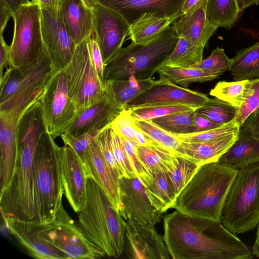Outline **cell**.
Wrapping results in <instances>:
<instances>
[{
  "mask_svg": "<svg viewBox=\"0 0 259 259\" xmlns=\"http://www.w3.org/2000/svg\"><path fill=\"white\" fill-rule=\"evenodd\" d=\"M163 239L174 259H250L251 250L220 221L176 210L163 218Z\"/></svg>",
  "mask_w": 259,
  "mask_h": 259,
  "instance_id": "obj_1",
  "label": "cell"
},
{
  "mask_svg": "<svg viewBox=\"0 0 259 259\" xmlns=\"http://www.w3.org/2000/svg\"><path fill=\"white\" fill-rule=\"evenodd\" d=\"M47 132L42 120L25 115L16 128L17 156L14 171L8 186L1 191L0 210L3 217L38 221L36 206L33 157L36 146Z\"/></svg>",
  "mask_w": 259,
  "mask_h": 259,
  "instance_id": "obj_2",
  "label": "cell"
},
{
  "mask_svg": "<svg viewBox=\"0 0 259 259\" xmlns=\"http://www.w3.org/2000/svg\"><path fill=\"white\" fill-rule=\"evenodd\" d=\"M238 171L218 162L200 165L176 198L174 208L188 215L220 221Z\"/></svg>",
  "mask_w": 259,
  "mask_h": 259,
  "instance_id": "obj_3",
  "label": "cell"
},
{
  "mask_svg": "<svg viewBox=\"0 0 259 259\" xmlns=\"http://www.w3.org/2000/svg\"><path fill=\"white\" fill-rule=\"evenodd\" d=\"M76 225L84 236L109 257H119L125 243V221L105 192L88 178L86 203Z\"/></svg>",
  "mask_w": 259,
  "mask_h": 259,
  "instance_id": "obj_4",
  "label": "cell"
},
{
  "mask_svg": "<svg viewBox=\"0 0 259 259\" xmlns=\"http://www.w3.org/2000/svg\"><path fill=\"white\" fill-rule=\"evenodd\" d=\"M179 38L169 26L148 44L132 42L122 48L105 65V82L108 80L127 79L131 76L140 80L152 78L165 66Z\"/></svg>",
  "mask_w": 259,
  "mask_h": 259,
  "instance_id": "obj_5",
  "label": "cell"
},
{
  "mask_svg": "<svg viewBox=\"0 0 259 259\" xmlns=\"http://www.w3.org/2000/svg\"><path fill=\"white\" fill-rule=\"evenodd\" d=\"M61 153L62 147L55 139L47 132L44 134L33 157L36 206L38 221L42 223L55 220L63 205Z\"/></svg>",
  "mask_w": 259,
  "mask_h": 259,
  "instance_id": "obj_6",
  "label": "cell"
},
{
  "mask_svg": "<svg viewBox=\"0 0 259 259\" xmlns=\"http://www.w3.org/2000/svg\"><path fill=\"white\" fill-rule=\"evenodd\" d=\"M220 222L232 233L242 234L259 223V162L238 169L222 209Z\"/></svg>",
  "mask_w": 259,
  "mask_h": 259,
  "instance_id": "obj_7",
  "label": "cell"
},
{
  "mask_svg": "<svg viewBox=\"0 0 259 259\" xmlns=\"http://www.w3.org/2000/svg\"><path fill=\"white\" fill-rule=\"evenodd\" d=\"M14 30L10 54L11 67L20 71L51 58L42 37L41 9L30 2L13 17Z\"/></svg>",
  "mask_w": 259,
  "mask_h": 259,
  "instance_id": "obj_8",
  "label": "cell"
},
{
  "mask_svg": "<svg viewBox=\"0 0 259 259\" xmlns=\"http://www.w3.org/2000/svg\"><path fill=\"white\" fill-rule=\"evenodd\" d=\"M56 70L51 58L22 71L7 68L0 80V112L26 109L39 100Z\"/></svg>",
  "mask_w": 259,
  "mask_h": 259,
  "instance_id": "obj_9",
  "label": "cell"
},
{
  "mask_svg": "<svg viewBox=\"0 0 259 259\" xmlns=\"http://www.w3.org/2000/svg\"><path fill=\"white\" fill-rule=\"evenodd\" d=\"M69 95L78 114L100 101L106 94L93 64L88 38L76 45L72 59L63 69Z\"/></svg>",
  "mask_w": 259,
  "mask_h": 259,
  "instance_id": "obj_10",
  "label": "cell"
},
{
  "mask_svg": "<svg viewBox=\"0 0 259 259\" xmlns=\"http://www.w3.org/2000/svg\"><path fill=\"white\" fill-rule=\"evenodd\" d=\"M44 224L41 236L62 254L64 259H96L106 256L84 236L63 205L55 220Z\"/></svg>",
  "mask_w": 259,
  "mask_h": 259,
  "instance_id": "obj_11",
  "label": "cell"
},
{
  "mask_svg": "<svg viewBox=\"0 0 259 259\" xmlns=\"http://www.w3.org/2000/svg\"><path fill=\"white\" fill-rule=\"evenodd\" d=\"M40 101L47 131L55 139L66 133L77 117L63 69L56 70L53 74Z\"/></svg>",
  "mask_w": 259,
  "mask_h": 259,
  "instance_id": "obj_12",
  "label": "cell"
},
{
  "mask_svg": "<svg viewBox=\"0 0 259 259\" xmlns=\"http://www.w3.org/2000/svg\"><path fill=\"white\" fill-rule=\"evenodd\" d=\"M89 6L93 12L94 31L105 66L122 48L130 24L110 8L98 4Z\"/></svg>",
  "mask_w": 259,
  "mask_h": 259,
  "instance_id": "obj_13",
  "label": "cell"
},
{
  "mask_svg": "<svg viewBox=\"0 0 259 259\" xmlns=\"http://www.w3.org/2000/svg\"><path fill=\"white\" fill-rule=\"evenodd\" d=\"M211 99L204 94L179 86L169 80L159 78L154 80L150 87L128 102L124 109L178 104L199 108Z\"/></svg>",
  "mask_w": 259,
  "mask_h": 259,
  "instance_id": "obj_14",
  "label": "cell"
},
{
  "mask_svg": "<svg viewBox=\"0 0 259 259\" xmlns=\"http://www.w3.org/2000/svg\"><path fill=\"white\" fill-rule=\"evenodd\" d=\"M40 9L45 45L56 69H64L70 62L76 45L62 20L59 8Z\"/></svg>",
  "mask_w": 259,
  "mask_h": 259,
  "instance_id": "obj_15",
  "label": "cell"
},
{
  "mask_svg": "<svg viewBox=\"0 0 259 259\" xmlns=\"http://www.w3.org/2000/svg\"><path fill=\"white\" fill-rule=\"evenodd\" d=\"M120 215L125 221H135L155 225L161 219L160 211L151 204L145 189L137 176L119 178Z\"/></svg>",
  "mask_w": 259,
  "mask_h": 259,
  "instance_id": "obj_16",
  "label": "cell"
},
{
  "mask_svg": "<svg viewBox=\"0 0 259 259\" xmlns=\"http://www.w3.org/2000/svg\"><path fill=\"white\" fill-rule=\"evenodd\" d=\"M127 255L135 259H169L170 254L163 237L155 225L125 221Z\"/></svg>",
  "mask_w": 259,
  "mask_h": 259,
  "instance_id": "obj_17",
  "label": "cell"
},
{
  "mask_svg": "<svg viewBox=\"0 0 259 259\" xmlns=\"http://www.w3.org/2000/svg\"><path fill=\"white\" fill-rule=\"evenodd\" d=\"M3 218L9 232L32 257L38 259H64L62 254L41 236L44 223L10 216Z\"/></svg>",
  "mask_w": 259,
  "mask_h": 259,
  "instance_id": "obj_18",
  "label": "cell"
},
{
  "mask_svg": "<svg viewBox=\"0 0 259 259\" xmlns=\"http://www.w3.org/2000/svg\"><path fill=\"white\" fill-rule=\"evenodd\" d=\"M61 167L65 197L78 212L86 203L88 177L82 159L69 146L62 147Z\"/></svg>",
  "mask_w": 259,
  "mask_h": 259,
  "instance_id": "obj_19",
  "label": "cell"
},
{
  "mask_svg": "<svg viewBox=\"0 0 259 259\" xmlns=\"http://www.w3.org/2000/svg\"><path fill=\"white\" fill-rule=\"evenodd\" d=\"M185 0H84L88 5L98 4L122 16L131 24L145 13L179 18Z\"/></svg>",
  "mask_w": 259,
  "mask_h": 259,
  "instance_id": "obj_20",
  "label": "cell"
},
{
  "mask_svg": "<svg viewBox=\"0 0 259 259\" xmlns=\"http://www.w3.org/2000/svg\"><path fill=\"white\" fill-rule=\"evenodd\" d=\"M81 159L88 177L97 183L119 211L121 206L119 178L106 162L96 140L84 151Z\"/></svg>",
  "mask_w": 259,
  "mask_h": 259,
  "instance_id": "obj_21",
  "label": "cell"
},
{
  "mask_svg": "<svg viewBox=\"0 0 259 259\" xmlns=\"http://www.w3.org/2000/svg\"><path fill=\"white\" fill-rule=\"evenodd\" d=\"M26 109L15 108L0 112L1 191L9 184L14 171L17 156L16 128Z\"/></svg>",
  "mask_w": 259,
  "mask_h": 259,
  "instance_id": "obj_22",
  "label": "cell"
},
{
  "mask_svg": "<svg viewBox=\"0 0 259 259\" xmlns=\"http://www.w3.org/2000/svg\"><path fill=\"white\" fill-rule=\"evenodd\" d=\"M207 0H200L170 26L178 37L204 48L218 28L207 17Z\"/></svg>",
  "mask_w": 259,
  "mask_h": 259,
  "instance_id": "obj_23",
  "label": "cell"
},
{
  "mask_svg": "<svg viewBox=\"0 0 259 259\" xmlns=\"http://www.w3.org/2000/svg\"><path fill=\"white\" fill-rule=\"evenodd\" d=\"M123 109L117 105L106 93L100 101L78 114L65 133L77 136L87 132L102 130L110 125Z\"/></svg>",
  "mask_w": 259,
  "mask_h": 259,
  "instance_id": "obj_24",
  "label": "cell"
},
{
  "mask_svg": "<svg viewBox=\"0 0 259 259\" xmlns=\"http://www.w3.org/2000/svg\"><path fill=\"white\" fill-rule=\"evenodd\" d=\"M59 11L76 45L87 38L93 31V12L84 0H62Z\"/></svg>",
  "mask_w": 259,
  "mask_h": 259,
  "instance_id": "obj_25",
  "label": "cell"
},
{
  "mask_svg": "<svg viewBox=\"0 0 259 259\" xmlns=\"http://www.w3.org/2000/svg\"><path fill=\"white\" fill-rule=\"evenodd\" d=\"M238 133L218 139L200 143L181 141L175 154L192 161L199 165L218 162L219 158L234 144Z\"/></svg>",
  "mask_w": 259,
  "mask_h": 259,
  "instance_id": "obj_26",
  "label": "cell"
},
{
  "mask_svg": "<svg viewBox=\"0 0 259 259\" xmlns=\"http://www.w3.org/2000/svg\"><path fill=\"white\" fill-rule=\"evenodd\" d=\"M218 162L236 169L259 162V140L243 126H240L235 142Z\"/></svg>",
  "mask_w": 259,
  "mask_h": 259,
  "instance_id": "obj_27",
  "label": "cell"
},
{
  "mask_svg": "<svg viewBox=\"0 0 259 259\" xmlns=\"http://www.w3.org/2000/svg\"><path fill=\"white\" fill-rule=\"evenodd\" d=\"M137 177L144 186L151 204L157 210L163 213L174 208L177 197L166 172L144 171Z\"/></svg>",
  "mask_w": 259,
  "mask_h": 259,
  "instance_id": "obj_28",
  "label": "cell"
},
{
  "mask_svg": "<svg viewBox=\"0 0 259 259\" xmlns=\"http://www.w3.org/2000/svg\"><path fill=\"white\" fill-rule=\"evenodd\" d=\"M178 18L177 16L170 17L155 13H145L130 24L128 39L137 44H148Z\"/></svg>",
  "mask_w": 259,
  "mask_h": 259,
  "instance_id": "obj_29",
  "label": "cell"
},
{
  "mask_svg": "<svg viewBox=\"0 0 259 259\" xmlns=\"http://www.w3.org/2000/svg\"><path fill=\"white\" fill-rule=\"evenodd\" d=\"M153 81L152 78L140 80L134 76L125 79L108 80L105 92L117 105L124 109L128 102L150 87Z\"/></svg>",
  "mask_w": 259,
  "mask_h": 259,
  "instance_id": "obj_30",
  "label": "cell"
},
{
  "mask_svg": "<svg viewBox=\"0 0 259 259\" xmlns=\"http://www.w3.org/2000/svg\"><path fill=\"white\" fill-rule=\"evenodd\" d=\"M229 71L235 81L259 78V41L238 51Z\"/></svg>",
  "mask_w": 259,
  "mask_h": 259,
  "instance_id": "obj_31",
  "label": "cell"
},
{
  "mask_svg": "<svg viewBox=\"0 0 259 259\" xmlns=\"http://www.w3.org/2000/svg\"><path fill=\"white\" fill-rule=\"evenodd\" d=\"M137 152L141 165L147 172H166L173 163L175 154L158 146L138 145Z\"/></svg>",
  "mask_w": 259,
  "mask_h": 259,
  "instance_id": "obj_32",
  "label": "cell"
},
{
  "mask_svg": "<svg viewBox=\"0 0 259 259\" xmlns=\"http://www.w3.org/2000/svg\"><path fill=\"white\" fill-rule=\"evenodd\" d=\"M241 12L237 0H207V17L218 28L230 30Z\"/></svg>",
  "mask_w": 259,
  "mask_h": 259,
  "instance_id": "obj_33",
  "label": "cell"
},
{
  "mask_svg": "<svg viewBox=\"0 0 259 259\" xmlns=\"http://www.w3.org/2000/svg\"><path fill=\"white\" fill-rule=\"evenodd\" d=\"M160 78L169 80L186 88L194 82L212 80L221 75L194 68H178L164 66L158 71Z\"/></svg>",
  "mask_w": 259,
  "mask_h": 259,
  "instance_id": "obj_34",
  "label": "cell"
},
{
  "mask_svg": "<svg viewBox=\"0 0 259 259\" xmlns=\"http://www.w3.org/2000/svg\"><path fill=\"white\" fill-rule=\"evenodd\" d=\"M179 37L177 45L166 60L165 66L191 68L203 59L204 48L195 45L184 37Z\"/></svg>",
  "mask_w": 259,
  "mask_h": 259,
  "instance_id": "obj_35",
  "label": "cell"
},
{
  "mask_svg": "<svg viewBox=\"0 0 259 259\" xmlns=\"http://www.w3.org/2000/svg\"><path fill=\"white\" fill-rule=\"evenodd\" d=\"M200 166L192 161L175 154L173 163L166 174L176 197L185 187Z\"/></svg>",
  "mask_w": 259,
  "mask_h": 259,
  "instance_id": "obj_36",
  "label": "cell"
},
{
  "mask_svg": "<svg viewBox=\"0 0 259 259\" xmlns=\"http://www.w3.org/2000/svg\"><path fill=\"white\" fill-rule=\"evenodd\" d=\"M195 110L169 114L150 120L164 130L175 135L195 132Z\"/></svg>",
  "mask_w": 259,
  "mask_h": 259,
  "instance_id": "obj_37",
  "label": "cell"
},
{
  "mask_svg": "<svg viewBox=\"0 0 259 259\" xmlns=\"http://www.w3.org/2000/svg\"><path fill=\"white\" fill-rule=\"evenodd\" d=\"M248 80L220 81L210 90L209 94L239 108L244 101Z\"/></svg>",
  "mask_w": 259,
  "mask_h": 259,
  "instance_id": "obj_38",
  "label": "cell"
},
{
  "mask_svg": "<svg viewBox=\"0 0 259 259\" xmlns=\"http://www.w3.org/2000/svg\"><path fill=\"white\" fill-rule=\"evenodd\" d=\"M238 108L218 99H211L197 108L195 113L220 124L231 122L235 118Z\"/></svg>",
  "mask_w": 259,
  "mask_h": 259,
  "instance_id": "obj_39",
  "label": "cell"
},
{
  "mask_svg": "<svg viewBox=\"0 0 259 259\" xmlns=\"http://www.w3.org/2000/svg\"><path fill=\"white\" fill-rule=\"evenodd\" d=\"M197 108H198L189 105L178 104L148 106L130 109L133 118L150 120L173 113L195 110Z\"/></svg>",
  "mask_w": 259,
  "mask_h": 259,
  "instance_id": "obj_40",
  "label": "cell"
},
{
  "mask_svg": "<svg viewBox=\"0 0 259 259\" xmlns=\"http://www.w3.org/2000/svg\"><path fill=\"white\" fill-rule=\"evenodd\" d=\"M240 125L234 120L218 127L201 132L177 135L182 142L200 143L213 141L230 134L238 133Z\"/></svg>",
  "mask_w": 259,
  "mask_h": 259,
  "instance_id": "obj_41",
  "label": "cell"
},
{
  "mask_svg": "<svg viewBox=\"0 0 259 259\" xmlns=\"http://www.w3.org/2000/svg\"><path fill=\"white\" fill-rule=\"evenodd\" d=\"M259 109V78L248 80L246 96L234 119L241 126L246 119Z\"/></svg>",
  "mask_w": 259,
  "mask_h": 259,
  "instance_id": "obj_42",
  "label": "cell"
},
{
  "mask_svg": "<svg viewBox=\"0 0 259 259\" xmlns=\"http://www.w3.org/2000/svg\"><path fill=\"white\" fill-rule=\"evenodd\" d=\"M110 136L112 150L118 169V178H130L136 176L128 160L121 137L111 128Z\"/></svg>",
  "mask_w": 259,
  "mask_h": 259,
  "instance_id": "obj_43",
  "label": "cell"
},
{
  "mask_svg": "<svg viewBox=\"0 0 259 259\" xmlns=\"http://www.w3.org/2000/svg\"><path fill=\"white\" fill-rule=\"evenodd\" d=\"M232 62L233 59L227 57L223 49L217 47L212 51L208 57L202 59L191 68L222 74L225 71L229 70Z\"/></svg>",
  "mask_w": 259,
  "mask_h": 259,
  "instance_id": "obj_44",
  "label": "cell"
},
{
  "mask_svg": "<svg viewBox=\"0 0 259 259\" xmlns=\"http://www.w3.org/2000/svg\"><path fill=\"white\" fill-rule=\"evenodd\" d=\"M110 126L120 137L138 145L130 109H124L112 122Z\"/></svg>",
  "mask_w": 259,
  "mask_h": 259,
  "instance_id": "obj_45",
  "label": "cell"
},
{
  "mask_svg": "<svg viewBox=\"0 0 259 259\" xmlns=\"http://www.w3.org/2000/svg\"><path fill=\"white\" fill-rule=\"evenodd\" d=\"M101 131L87 132L77 136L64 133L61 137L64 145L71 147L81 158L84 151L95 142L96 137Z\"/></svg>",
  "mask_w": 259,
  "mask_h": 259,
  "instance_id": "obj_46",
  "label": "cell"
},
{
  "mask_svg": "<svg viewBox=\"0 0 259 259\" xmlns=\"http://www.w3.org/2000/svg\"><path fill=\"white\" fill-rule=\"evenodd\" d=\"M110 131V125L101 131L95 140L106 162L118 177V169L111 143Z\"/></svg>",
  "mask_w": 259,
  "mask_h": 259,
  "instance_id": "obj_47",
  "label": "cell"
},
{
  "mask_svg": "<svg viewBox=\"0 0 259 259\" xmlns=\"http://www.w3.org/2000/svg\"><path fill=\"white\" fill-rule=\"evenodd\" d=\"M91 60L98 77L105 90L106 82L104 78L105 64L98 43L95 32L93 30L88 37Z\"/></svg>",
  "mask_w": 259,
  "mask_h": 259,
  "instance_id": "obj_48",
  "label": "cell"
},
{
  "mask_svg": "<svg viewBox=\"0 0 259 259\" xmlns=\"http://www.w3.org/2000/svg\"><path fill=\"white\" fill-rule=\"evenodd\" d=\"M133 121L138 128L156 145L160 147V143L162 138L168 132L157 126L150 120H138L133 118Z\"/></svg>",
  "mask_w": 259,
  "mask_h": 259,
  "instance_id": "obj_49",
  "label": "cell"
},
{
  "mask_svg": "<svg viewBox=\"0 0 259 259\" xmlns=\"http://www.w3.org/2000/svg\"><path fill=\"white\" fill-rule=\"evenodd\" d=\"M121 138L130 164L136 175L138 176L145 171L138 158L137 147L138 145L131 141L126 140L121 137Z\"/></svg>",
  "mask_w": 259,
  "mask_h": 259,
  "instance_id": "obj_50",
  "label": "cell"
},
{
  "mask_svg": "<svg viewBox=\"0 0 259 259\" xmlns=\"http://www.w3.org/2000/svg\"><path fill=\"white\" fill-rule=\"evenodd\" d=\"M10 48V47L6 43L3 34H0V80L3 76L4 68H7L11 67Z\"/></svg>",
  "mask_w": 259,
  "mask_h": 259,
  "instance_id": "obj_51",
  "label": "cell"
},
{
  "mask_svg": "<svg viewBox=\"0 0 259 259\" xmlns=\"http://www.w3.org/2000/svg\"><path fill=\"white\" fill-rule=\"evenodd\" d=\"M255 138L259 140V109L252 113L242 125Z\"/></svg>",
  "mask_w": 259,
  "mask_h": 259,
  "instance_id": "obj_52",
  "label": "cell"
},
{
  "mask_svg": "<svg viewBox=\"0 0 259 259\" xmlns=\"http://www.w3.org/2000/svg\"><path fill=\"white\" fill-rule=\"evenodd\" d=\"M195 132H201L218 127L223 124L213 122L195 113L194 118Z\"/></svg>",
  "mask_w": 259,
  "mask_h": 259,
  "instance_id": "obj_53",
  "label": "cell"
},
{
  "mask_svg": "<svg viewBox=\"0 0 259 259\" xmlns=\"http://www.w3.org/2000/svg\"><path fill=\"white\" fill-rule=\"evenodd\" d=\"M30 2L29 0H0V3L3 4L11 12L13 17L21 7Z\"/></svg>",
  "mask_w": 259,
  "mask_h": 259,
  "instance_id": "obj_54",
  "label": "cell"
},
{
  "mask_svg": "<svg viewBox=\"0 0 259 259\" xmlns=\"http://www.w3.org/2000/svg\"><path fill=\"white\" fill-rule=\"evenodd\" d=\"M10 17H13V14L3 4L0 3V34H3Z\"/></svg>",
  "mask_w": 259,
  "mask_h": 259,
  "instance_id": "obj_55",
  "label": "cell"
},
{
  "mask_svg": "<svg viewBox=\"0 0 259 259\" xmlns=\"http://www.w3.org/2000/svg\"><path fill=\"white\" fill-rule=\"evenodd\" d=\"M62 0H31V2L37 4L40 8L58 9Z\"/></svg>",
  "mask_w": 259,
  "mask_h": 259,
  "instance_id": "obj_56",
  "label": "cell"
},
{
  "mask_svg": "<svg viewBox=\"0 0 259 259\" xmlns=\"http://www.w3.org/2000/svg\"><path fill=\"white\" fill-rule=\"evenodd\" d=\"M200 0H185L180 12V16L187 13L190 9L195 6Z\"/></svg>",
  "mask_w": 259,
  "mask_h": 259,
  "instance_id": "obj_57",
  "label": "cell"
},
{
  "mask_svg": "<svg viewBox=\"0 0 259 259\" xmlns=\"http://www.w3.org/2000/svg\"><path fill=\"white\" fill-rule=\"evenodd\" d=\"M237 2L241 12L249 6L259 4V0H237Z\"/></svg>",
  "mask_w": 259,
  "mask_h": 259,
  "instance_id": "obj_58",
  "label": "cell"
},
{
  "mask_svg": "<svg viewBox=\"0 0 259 259\" xmlns=\"http://www.w3.org/2000/svg\"><path fill=\"white\" fill-rule=\"evenodd\" d=\"M251 253L253 255L259 257V225H257L256 233V239L251 248Z\"/></svg>",
  "mask_w": 259,
  "mask_h": 259,
  "instance_id": "obj_59",
  "label": "cell"
}]
</instances>
